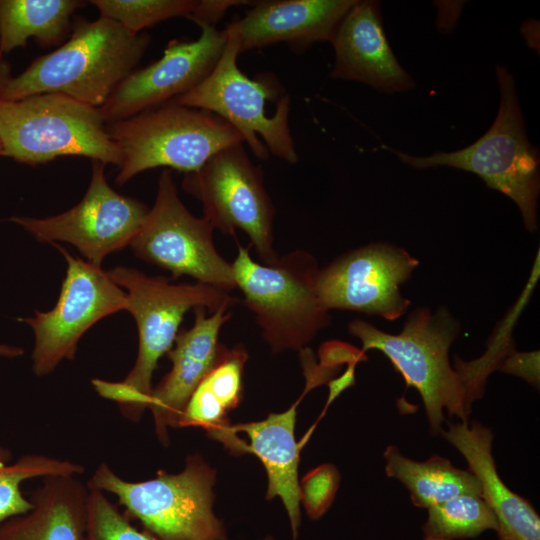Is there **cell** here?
<instances>
[{
    "label": "cell",
    "instance_id": "12",
    "mask_svg": "<svg viewBox=\"0 0 540 540\" xmlns=\"http://www.w3.org/2000/svg\"><path fill=\"white\" fill-rule=\"evenodd\" d=\"M54 245L67 263L57 303L50 311L35 310L33 317L18 318L34 332L32 369L37 376L53 372L64 359L72 360L80 338L90 327L127 308L126 292L108 271Z\"/></svg>",
    "mask_w": 540,
    "mask_h": 540
},
{
    "label": "cell",
    "instance_id": "17",
    "mask_svg": "<svg viewBox=\"0 0 540 540\" xmlns=\"http://www.w3.org/2000/svg\"><path fill=\"white\" fill-rule=\"evenodd\" d=\"M356 2L260 1L224 30L237 40L240 53L275 43H286L294 51H304L315 42L332 43L340 23Z\"/></svg>",
    "mask_w": 540,
    "mask_h": 540
},
{
    "label": "cell",
    "instance_id": "15",
    "mask_svg": "<svg viewBox=\"0 0 540 540\" xmlns=\"http://www.w3.org/2000/svg\"><path fill=\"white\" fill-rule=\"evenodd\" d=\"M200 28L199 39L172 40L159 60L132 71L98 108L104 121L127 119L198 86L215 67L227 41L225 30L214 26Z\"/></svg>",
    "mask_w": 540,
    "mask_h": 540
},
{
    "label": "cell",
    "instance_id": "13",
    "mask_svg": "<svg viewBox=\"0 0 540 540\" xmlns=\"http://www.w3.org/2000/svg\"><path fill=\"white\" fill-rule=\"evenodd\" d=\"M105 164L93 161L91 180L82 200L61 214L47 218L11 217L43 242H68L86 261L101 266L109 254L130 245L149 208L117 193L107 182Z\"/></svg>",
    "mask_w": 540,
    "mask_h": 540
},
{
    "label": "cell",
    "instance_id": "32",
    "mask_svg": "<svg viewBox=\"0 0 540 540\" xmlns=\"http://www.w3.org/2000/svg\"><path fill=\"white\" fill-rule=\"evenodd\" d=\"M24 350L21 347L0 344V356L6 358H15L23 355Z\"/></svg>",
    "mask_w": 540,
    "mask_h": 540
},
{
    "label": "cell",
    "instance_id": "8",
    "mask_svg": "<svg viewBox=\"0 0 540 540\" xmlns=\"http://www.w3.org/2000/svg\"><path fill=\"white\" fill-rule=\"evenodd\" d=\"M122 153L119 185L156 167L184 174L198 170L217 152L244 142L219 116L169 101L106 127Z\"/></svg>",
    "mask_w": 540,
    "mask_h": 540
},
{
    "label": "cell",
    "instance_id": "18",
    "mask_svg": "<svg viewBox=\"0 0 540 540\" xmlns=\"http://www.w3.org/2000/svg\"><path fill=\"white\" fill-rule=\"evenodd\" d=\"M332 44L335 64L331 77L387 93L415 86L389 46L376 1H357L340 23Z\"/></svg>",
    "mask_w": 540,
    "mask_h": 540
},
{
    "label": "cell",
    "instance_id": "9",
    "mask_svg": "<svg viewBox=\"0 0 540 540\" xmlns=\"http://www.w3.org/2000/svg\"><path fill=\"white\" fill-rule=\"evenodd\" d=\"M226 35L223 53L210 74L172 101L224 119L241 134L258 159H267L270 151L295 164L298 154L289 128V96L281 95L282 88L272 75L256 79L245 75L237 65L239 44Z\"/></svg>",
    "mask_w": 540,
    "mask_h": 540
},
{
    "label": "cell",
    "instance_id": "30",
    "mask_svg": "<svg viewBox=\"0 0 540 540\" xmlns=\"http://www.w3.org/2000/svg\"><path fill=\"white\" fill-rule=\"evenodd\" d=\"M247 3L237 0H198L189 20L199 27L214 26L229 8Z\"/></svg>",
    "mask_w": 540,
    "mask_h": 540
},
{
    "label": "cell",
    "instance_id": "28",
    "mask_svg": "<svg viewBox=\"0 0 540 540\" xmlns=\"http://www.w3.org/2000/svg\"><path fill=\"white\" fill-rule=\"evenodd\" d=\"M89 489V488H88ZM85 540H161L132 525L124 512L100 490L89 489L86 504Z\"/></svg>",
    "mask_w": 540,
    "mask_h": 540
},
{
    "label": "cell",
    "instance_id": "27",
    "mask_svg": "<svg viewBox=\"0 0 540 540\" xmlns=\"http://www.w3.org/2000/svg\"><path fill=\"white\" fill-rule=\"evenodd\" d=\"M100 17L112 19L132 33L159 22L175 18H190L194 0H92Z\"/></svg>",
    "mask_w": 540,
    "mask_h": 540
},
{
    "label": "cell",
    "instance_id": "7",
    "mask_svg": "<svg viewBox=\"0 0 540 540\" xmlns=\"http://www.w3.org/2000/svg\"><path fill=\"white\" fill-rule=\"evenodd\" d=\"M97 107L59 93L0 100L1 156L40 165L62 156H84L105 165L122 164Z\"/></svg>",
    "mask_w": 540,
    "mask_h": 540
},
{
    "label": "cell",
    "instance_id": "20",
    "mask_svg": "<svg viewBox=\"0 0 540 540\" xmlns=\"http://www.w3.org/2000/svg\"><path fill=\"white\" fill-rule=\"evenodd\" d=\"M296 405L282 413L269 414L261 421L228 425L230 434L244 432L249 444L241 452H251L262 462L267 476V499L279 497L286 509L294 540L300 525L298 464L300 445L295 439Z\"/></svg>",
    "mask_w": 540,
    "mask_h": 540
},
{
    "label": "cell",
    "instance_id": "3",
    "mask_svg": "<svg viewBox=\"0 0 540 540\" xmlns=\"http://www.w3.org/2000/svg\"><path fill=\"white\" fill-rule=\"evenodd\" d=\"M111 279L126 289L127 308L137 324L138 354L135 364L121 381L93 379L95 391L118 404L122 415L139 421L148 409L152 377L160 358L173 347L185 313L196 307L215 312L232 307L239 299L200 282L172 284L164 277L147 276L125 266L108 271Z\"/></svg>",
    "mask_w": 540,
    "mask_h": 540
},
{
    "label": "cell",
    "instance_id": "16",
    "mask_svg": "<svg viewBox=\"0 0 540 540\" xmlns=\"http://www.w3.org/2000/svg\"><path fill=\"white\" fill-rule=\"evenodd\" d=\"M230 308L220 307L210 316L205 307L194 308L193 326L178 332L167 353L171 370L153 388L148 406L163 444L168 441L167 428L179 427L190 396L221 355L224 345L218 341L219 333L232 316Z\"/></svg>",
    "mask_w": 540,
    "mask_h": 540
},
{
    "label": "cell",
    "instance_id": "31",
    "mask_svg": "<svg viewBox=\"0 0 540 540\" xmlns=\"http://www.w3.org/2000/svg\"><path fill=\"white\" fill-rule=\"evenodd\" d=\"M11 66L5 60L4 56L0 54V91L11 79Z\"/></svg>",
    "mask_w": 540,
    "mask_h": 540
},
{
    "label": "cell",
    "instance_id": "10",
    "mask_svg": "<svg viewBox=\"0 0 540 540\" xmlns=\"http://www.w3.org/2000/svg\"><path fill=\"white\" fill-rule=\"evenodd\" d=\"M182 188L198 199L204 217L224 234L242 230L262 262L275 263L273 247L275 208L266 192L263 171L255 166L241 144L227 147L198 170L184 175Z\"/></svg>",
    "mask_w": 540,
    "mask_h": 540
},
{
    "label": "cell",
    "instance_id": "11",
    "mask_svg": "<svg viewBox=\"0 0 540 540\" xmlns=\"http://www.w3.org/2000/svg\"><path fill=\"white\" fill-rule=\"evenodd\" d=\"M213 227L192 215L180 200L170 170L158 181L154 205L130 243L142 260L169 271L172 279L187 275L230 293L236 288L232 264L216 250Z\"/></svg>",
    "mask_w": 540,
    "mask_h": 540
},
{
    "label": "cell",
    "instance_id": "29",
    "mask_svg": "<svg viewBox=\"0 0 540 540\" xmlns=\"http://www.w3.org/2000/svg\"><path fill=\"white\" fill-rule=\"evenodd\" d=\"M338 483L339 473L331 464H324L311 470L299 482L300 502L311 519H318L329 508Z\"/></svg>",
    "mask_w": 540,
    "mask_h": 540
},
{
    "label": "cell",
    "instance_id": "5",
    "mask_svg": "<svg viewBox=\"0 0 540 540\" xmlns=\"http://www.w3.org/2000/svg\"><path fill=\"white\" fill-rule=\"evenodd\" d=\"M215 471L200 456L186 459L176 474L159 470L154 478L131 482L101 463L87 482L89 489L115 495L124 514L161 540H226L213 512Z\"/></svg>",
    "mask_w": 540,
    "mask_h": 540
},
{
    "label": "cell",
    "instance_id": "34",
    "mask_svg": "<svg viewBox=\"0 0 540 540\" xmlns=\"http://www.w3.org/2000/svg\"><path fill=\"white\" fill-rule=\"evenodd\" d=\"M0 156H1V143H0Z\"/></svg>",
    "mask_w": 540,
    "mask_h": 540
},
{
    "label": "cell",
    "instance_id": "21",
    "mask_svg": "<svg viewBox=\"0 0 540 540\" xmlns=\"http://www.w3.org/2000/svg\"><path fill=\"white\" fill-rule=\"evenodd\" d=\"M43 479L32 509L0 525V540H85L87 484L76 476Z\"/></svg>",
    "mask_w": 540,
    "mask_h": 540
},
{
    "label": "cell",
    "instance_id": "14",
    "mask_svg": "<svg viewBox=\"0 0 540 540\" xmlns=\"http://www.w3.org/2000/svg\"><path fill=\"white\" fill-rule=\"evenodd\" d=\"M418 264L417 258L393 244L361 246L319 269L317 292L328 311L348 310L393 321L411 304L401 286Z\"/></svg>",
    "mask_w": 540,
    "mask_h": 540
},
{
    "label": "cell",
    "instance_id": "24",
    "mask_svg": "<svg viewBox=\"0 0 540 540\" xmlns=\"http://www.w3.org/2000/svg\"><path fill=\"white\" fill-rule=\"evenodd\" d=\"M248 354L242 345L221 355L190 396L181 416L179 427L198 426L214 438L228 424L226 416L242 398V375Z\"/></svg>",
    "mask_w": 540,
    "mask_h": 540
},
{
    "label": "cell",
    "instance_id": "26",
    "mask_svg": "<svg viewBox=\"0 0 540 540\" xmlns=\"http://www.w3.org/2000/svg\"><path fill=\"white\" fill-rule=\"evenodd\" d=\"M423 540L473 538L497 530V520L481 496L461 494L428 508Z\"/></svg>",
    "mask_w": 540,
    "mask_h": 540
},
{
    "label": "cell",
    "instance_id": "2",
    "mask_svg": "<svg viewBox=\"0 0 540 540\" xmlns=\"http://www.w3.org/2000/svg\"><path fill=\"white\" fill-rule=\"evenodd\" d=\"M151 41L116 21L77 18L62 45L36 59L0 91L1 101L59 93L99 108L133 71Z\"/></svg>",
    "mask_w": 540,
    "mask_h": 540
},
{
    "label": "cell",
    "instance_id": "19",
    "mask_svg": "<svg viewBox=\"0 0 540 540\" xmlns=\"http://www.w3.org/2000/svg\"><path fill=\"white\" fill-rule=\"evenodd\" d=\"M443 437L466 459L481 486V497L497 520L499 540H540V517L531 503L514 493L498 474L492 455V431L474 421L449 423Z\"/></svg>",
    "mask_w": 540,
    "mask_h": 540
},
{
    "label": "cell",
    "instance_id": "33",
    "mask_svg": "<svg viewBox=\"0 0 540 540\" xmlns=\"http://www.w3.org/2000/svg\"><path fill=\"white\" fill-rule=\"evenodd\" d=\"M264 540H273V538L267 537V538H265Z\"/></svg>",
    "mask_w": 540,
    "mask_h": 540
},
{
    "label": "cell",
    "instance_id": "25",
    "mask_svg": "<svg viewBox=\"0 0 540 540\" xmlns=\"http://www.w3.org/2000/svg\"><path fill=\"white\" fill-rule=\"evenodd\" d=\"M12 453L0 446V525L11 517L32 509L21 484L29 479L49 476H78L84 467L78 463L43 454H27L10 463Z\"/></svg>",
    "mask_w": 540,
    "mask_h": 540
},
{
    "label": "cell",
    "instance_id": "22",
    "mask_svg": "<svg viewBox=\"0 0 540 540\" xmlns=\"http://www.w3.org/2000/svg\"><path fill=\"white\" fill-rule=\"evenodd\" d=\"M80 0H0V54L24 47L30 38L44 48L62 45L72 31Z\"/></svg>",
    "mask_w": 540,
    "mask_h": 540
},
{
    "label": "cell",
    "instance_id": "1",
    "mask_svg": "<svg viewBox=\"0 0 540 540\" xmlns=\"http://www.w3.org/2000/svg\"><path fill=\"white\" fill-rule=\"evenodd\" d=\"M348 330L361 341L363 353L382 352L406 385L419 392L432 434L442 433L444 410L468 423L472 403L482 396L485 384L472 362L451 365L449 349L461 326L447 308L434 313L427 307L413 310L398 334L361 319L350 322Z\"/></svg>",
    "mask_w": 540,
    "mask_h": 540
},
{
    "label": "cell",
    "instance_id": "4",
    "mask_svg": "<svg viewBox=\"0 0 540 540\" xmlns=\"http://www.w3.org/2000/svg\"><path fill=\"white\" fill-rule=\"evenodd\" d=\"M496 75L501 94L498 114L488 131L470 146L425 157L384 145L382 148L417 169L448 166L476 174L488 188L513 200L526 229L535 232L540 193L539 155L526 134L513 76L502 66L496 67Z\"/></svg>",
    "mask_w": 540,
    "mask_h": 540
},
{
    "label": "cell",
    "instance_id": "6",
    "mask_svg": "<svg viewBox=\"0 0 540 540\" xmlns=\"http://www.w3.org/2000/svg\"><path fill=\"white\" fill-rule=\"evenodd\" d=\"M232 268L244 303L272 351L299 350L329 326V311L316 287V259L305 251L279 256L270 265L254 261L238 243Z\"/></svg>",
    "mask_w": 540,
    "mask_h": 540
},
{
    "label": "cell",
    "instance_id": "23",
    "mask_svg": "<svg viewBox=\"0 0 540 540\" xmlns=\"http://www.w3.org/2000/svg\"><path fill=\"white\" fill-rule=\"evenodd\" d=\"M383 456L387 476L406 487L416 507L428 509L461 494L481 496L477 477L470 470L455 467L447 458L434 455L426 461H415L394 445L388 446Z\"/></svg>",
    "mask_w": 540,
    "mask_h": 540
}]
</instances>
